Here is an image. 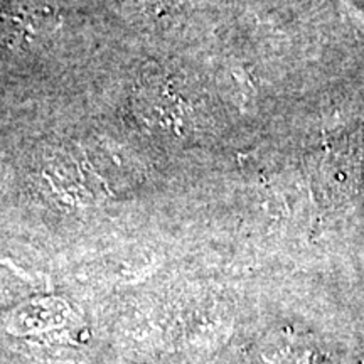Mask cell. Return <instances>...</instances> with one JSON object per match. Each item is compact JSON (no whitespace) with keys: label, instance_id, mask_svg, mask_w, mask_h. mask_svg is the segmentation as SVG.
Wrapping results in <instances>:
<instances>
[{"label":"cell","instance_id":"obj_1","mask_svg":"<svg viewBox=\"0 0 364 364\" xmlns=\"http://www.w3.org/2000/svg\"><path fill=\"white\" fill-rule=\"evenodd\" d=\"M70 306L56 297L34 299L21 304L6 318V331L11 336H41L61 329L70 318Z\"/></svg>","mask_w":364,"mask_h":364}]
</instances>
